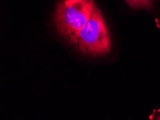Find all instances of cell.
Here are the masks:
<instances>
[{
    "label": "cell",
    "mask_w": 160,
    "mask_h": 120,
    "mask_svg": "<svg viewBox=\"0 0 160 120\" xmlns=\"http://www.w3.org/2000/svg\"><path fill=\"white\" fill-rule=\"evenodd\" d=\"M93 0H63L57 7L58 31L71 40L83 28L95 7Z\"/></svg>",
    "instance_id": "obj_2"
},
{
    "label": "cell",
    "mask_w": 160,
    "mask_h": 120,
    "mask_svg": "<svg viewBox=\"0 0 160 120\" xmlns=\"http://www.w3.org/2000/svg\"><path fill=\"white\" fill-rule=\"evenodd\" d=\"M82 52L98 55L111 50L109 34L101 11L95 6L83 28L71 40Z\"/></svg>",
    "instance_id": "obj_1"
},
{
    "label": "cell",
    "mask_w": 160,
    "mask_h": 120,
    "mask_svg": "<svg viewBox=\"0 0 160 120\" xmlns=\"http://www.w3.org/2000/svg\"><path fill=\"white\" fill-rule=\"evenodd\" d=\"M131 7L134 9H151L154 5V0H125Z\"/></svg>",
    "instance_id": "obj_3"
},
{
    "label": "cell",
    "mask_w": 160,
    "mask_h": 120,
    "mask_svg": "<svg viewBox=\"0 0 160 120\" xmlns=\"http://www.w3.org/2000/svg\"><path fill=\"white\" fill-rule=\"evenodd\" d=\"M157 119H160V116L159 115L158 117H157Z\"/></svg>",
    "instance_id": "obj_4"
}]
</instances>
